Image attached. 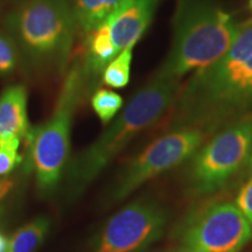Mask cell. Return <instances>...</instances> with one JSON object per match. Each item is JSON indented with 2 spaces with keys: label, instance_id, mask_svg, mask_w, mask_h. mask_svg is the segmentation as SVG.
I'll return each mask as SVG.
<instances>
[{
  "label": "cell",
  "instance_id": "6da1fadb",
  "mask_svg": "<svg viewBox=\"0 0 252 252\" xmlns=\"http://www.w3.org/2000/svg\"><path fill=\"white\" fill-rule=\"evenodd\" d=\"M171 109L169 130L195 128L206 134L251 112L252 21L244 25L224 55L194 72Z\"/></svg>",
  "mask_w": 252,
  "mask_h": 252
},
{
  "label": "cell",
  "instance_id": "7a4b0ae2",
  "mask_svg": "<svg viewBox=\"0 0 252 252\" xmlns=\"http://www.w3.org/2000/svg\"><path fill=\"white\" fill-rule=\"evenodd\" d=\"M180 78L156 74L132 97L112 124L70 160L65 171L69 196H78L137 137L172 108L180 93Z\"/></svg>",
  "mask_w": 252,
  "mask_h": 252
},
{
  "label": "cell",
  "instance_id": "3957f363",
  "mask_svg": "<svg viewBox=\"0 0 252 252\" xmlns=\"http://www.w3.org/2000/svg\"><path fill=\"white\" fill-rule=\"evenodd\" d=\"M243 26L217 0H176L173 39L158 74L180 78L224 55Z\"/></svg>",
  "mask_w": 252,
  "mask_h": 252
},
{
  "label": "cell",
  "instance_id": "277c9868",
  "mask_svg": "<svg viewBox=\"0 0 252 252\" xmlns=\"http://www.w3.org/2000/svg\"><path fill=\"white\" fill-rule=\"evenodd\" d=\"M4 25L26 65L65 70L77 31L69 0H27L7 14Z\"/></svg>",
  "mask_w": 252,
  "mask_h": 252
},
{
  "label": "cell",
  "instance_id": "5b68a950",
  "mask_svg": "<svg viewBox=\"0 0 252 252\" xmlns=\"http://www.w3.org/2000/svg\"><path fill=\"white\" fill-rule=\"evenodd\" d=\"M86 87L82 64L74 63L63 82L52 117L43 125L30 128L26 135L41 193H52L61 180L70 150L72 117Z\"/></svg>",
  "mask_w": 252,
  "mask_h": 252
},
{
  "label": "cell",
  "instance_id": "8992f818",
  "mask_svg": "<svg viewBox=\"0 0 252 252\" xmlns=\"http://www.w3.org/2000/svg\"><path fill=\"white\" fill-rule=\"evenodd\" d=\"M252 147V111L232 123L200 147L188 168L189 187L195 194L215 193L247 162Z\"/></svg>",
  "mask_w": 252,
  "mask_h": 252
},
{
  "label": "cell",
  "instance_id": "52a82bcc",
  "mask_svg": "<svg viewBox=\"0 0 252 252\" xmlns=\"http://www.w3.org/2000/svg\"><path fill=\"white\" fill-rule=\"evenodd\" d=\"M206 135L195 128H175L158 138L122 169L108 194L109 202L123 201L154 176L181 165L200 149Z\"/></svg>",
  "mask_w": 252,
  "mask_h": 252
},
{
  "label": "cell",
  "instance_id": "ba28073f",
  "mask_svg": "<svg viewBox=\"0 0 252 252\" xmlns=\"http://www.w3.org/2000/svg\"><path fill=\"white\" fill-rule=\"evenodd\" d=\"M168 213L156 200L140 198L110 219L90 252H140L162 237Z\"/></svg>",
  "mask_w": 252,
  "mask_h": 252
},
{
  "label": "cell",
  "instance_id": "9c48e42d",
  "mask_svg": "<svg viewBox=\"0 0 252 252\" xmlns=\"http://www.w3.org/2000/svg\"><path fill=\"white\" fill-rule=\"evenodd\" d=\"M252 228L236 204L212 203L191 217L181 235L182 252H239Z\"/></svg>",
  "mask_w": 252,
  "mask_h": 252
},
{
  "label": "cell",
  "instance_id": "30bf717a",
  "mask_svg": "<svg viewBox=\"0 0 252 252\" xmlns=\"http://www.w3.org/2000/svg\"><path fill=\"white\" fill-rule=\"evenodd\" d=\"M160 0H131L122 11L110 18L111 36L119 53L135 45L149 28Z\"/></svg>",
  "mask_w": 252,
  "mask_h": 252
},
{
  "label": "cell",
  "instance_id": "8fae6325",
  "mask_svg": "<svg viewBox=\"0 0 252 252\" xmlns=\"http://www.w3.org/2000/svg\"><path fill=\"white\" fill-rule=\"evenodd\" d=\"M28 131L26 87L9 86L0 94V143L24 139Z\"/></svg>",
  "mask_w": 252,
  "mask_h": 252
},
{
  "label": "cell",
  "instance_id": "7c38bea8",
  "mask_svg": "<svg viewBox=\"0 0 252 252\" xmlns=\"http://www.w3.org/2000/svg\"><path fill=\"white\" fill-rule=\"evenodd\" d=\"M119 54L111 36V21L106 20L88 34L87 52L82 64L87 86L93 77L104 71L106 65Z\"/></svg>",
  "mask_w": 252,
  "mask_h": 252
},
{
  "label": "cell",
  "instance_id": "4fadbf2b",
  "mask_svg": "<svg viewBox=\"0 0 252 252\" xmlns=\"http://www.w3.org/2000/svg\"><path fill=\"white\" fill-rule=\"evenodd\" d=\"M131 0H69L76 30L86 35L117 14Z\"/></svg>",
  "mask_w": 252,
  "mask_h": 252
},
{
  "label": "cell",
  "instance_id": "5bb4252c",
  "mask_svg": "<svg viewBox=\"0 0 252 252\" xmlns=\"http://www.w3.org/2000/svg\"><path fill=\"white\" fill-rule=\"evenodd\" d=\"M47 217H37L19 228L7 241L4 252H34L40 247L49 231Z\"/></svg>",
  "mask_w": 252,
  "mask_h": 252
},
{
  "label": "cell",
  "instance_id": "9a60e30c",
  "mask_svg": "<svg viewBox=\"0 0 252 252\" xmlns=\"http://www.w3.org/2000/svg\"><path fill=\"white\" fill-rule=\"evenodd\" d=\"M135 45L126 47L106 65L103 71V82L108 87L121 89L127 86L131 75V64Z\"/></svg>",
  "mask_w": 252,
  "mask_h": 252
},
{
  "label": "cell",
  "instance_id": "2e32d148",
  "mask_svg": "<svg viewBox=\"0 0 252 252\" xmlns=\"http://www.w3.org/2000/svg\"><path fill=\"white\" fill-rule=\"evenodd\" d=\"M91 106L98 116L100 122L106 125L115 118L123 106V98L121 94L112 90L99 89L94 94L91 98Z\"/></svg>",
  "mask_w": 252,
  "mask_h": 252
},
{
  "label": "cell",
  "instance_id": "e0dca14e",
  "mask_svg": "<svg viewBox=\"0 0 252 252\" xmlns=\"http://www.w3.org/2000/svg\"><path fill=\"white\" fill-rule=\"evenodd\" d=\"M20 61L21 54L15 40L8 33L0 31V77L14 74Z\"/></svg>",
  "mask_w": 252,
  "mask_h": 252
},
{
  "label": "cell",
  "instance_id": "ac0fdd59",
  "mask_svg": "<svg viewBox=\"0 0 252 252\" xmlns=\"http://www.w3.org/2000/svg\"><path fill=\"white\" fill-rule=\"evenodd\" d=\"M20 139H12L0 143V178L9 174L14 167L21 162L23 157L19 154Z\"/></svg>",
  "mask_w": 252,
  "mask_h": 252
},
{
  "label": "cell",
  "instance_id": "d6986e66",
  "mask_svg": "<svg viewBox=\"0 0 252 252\" xmlns=\"http://www.w3.org/2000/svg\"><path fill=\"white\" fill-rule=\"evenodd\" d=\"M235 204L252 228V173L250 179L239 189Z\"/></svg>",
  "mask_w": 252,
  "mask_h": 252
},
{
  "label": "cell",
  "instance_id": "ffe728a7",
  "mask_svg": "<svg viewBox=\"0 0 252 252\" xmlns=\"http://www.w3.org/2000/svg\"><path fill=\"white\" fill-rule=\"evenodd\" d=\"M245 167H247L249 173H252V147H251V152L249 154L247 162H245Z\"/></svg>",
  "mask_w": 252,
  "mask_h": 252
},
{
  "label": "cell",
  "instance_id": "44dd1931",
  "mask_svg": "<svg viewBox=\"0 0 252 252\" xmlns=\"http://www.w3.org/2000/svg\"><path fill=\"white\" fill-rule=\"evenodd\" d=\"M6 244H7V241H6L5 237L2 235H0V252H4Z\"/></svg>",
  "mask_w": 252,
  "mask_h": 252
},
{
  "label": "cell",
  "instance_id": "7402d4cb",
  "mask_svg": "<svg viewBox=\"0 0 252 252\" xmlns=\"http://www.w3.org/2000/svg\"><path fill=\"white\" fill-rule=\"evenodd\" d=\"M249 6H250V9L252 11V0H249Z\"/></svg>",
  "mask_w": 252,
  "mask_h": 252
},
{
  "label": "cell",
  "instance_id": "603a6c76",
  "mask_svg": "<svg viewBox=\"0 0 252 252\" xmlns=\"http://www.w3.org/2000/svg\"><path fill=\"white\" fill-rule=\"evenodd\" d=\"M173 252H182L181 250H179V251H173Z\"/></svg>",
  "mask_w": 252,
  "mask_h": 252
}]
</instances>
